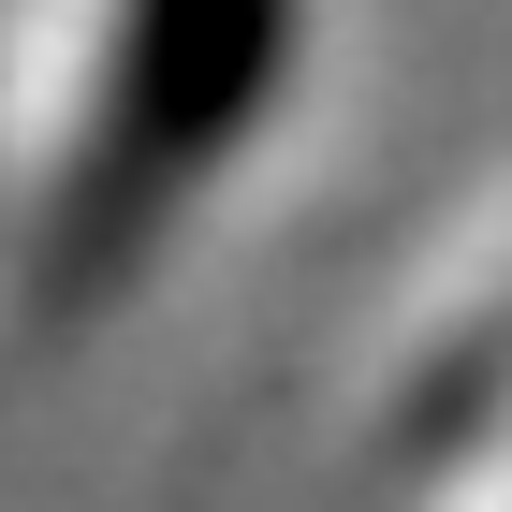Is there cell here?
I'll return each mask as SVG.
<instances>
[{"label":"cell","mask_w":512,"mask_h":512,"mask_svg":"<svg viewBox=\"0 0 512 512\" xmlns=\"http://www.w3.org/2000/svg\"><path fill=\"white\" fill-rule=\"evenodd\" d=\"M278 74V0H0V249L88 308Z\"/></svg>","instance_id":"cell-1"},{"label":"cell","mask_w":512,"mask_h":512,"mask_svg":"<svg viewBox=\"0 0 512 512\" xmlns=\"http://www.w3.org/2000/svg\"><path fill=\"white\" fill-rule=\"evenodd\" d=\"M381 439L425 483V512H512V235L439 278V308L381 366Z\"/></svg>","instance_id":"cell-2"}]
</instances>
